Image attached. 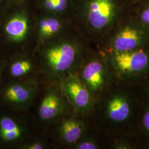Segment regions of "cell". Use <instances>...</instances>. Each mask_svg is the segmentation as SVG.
<instances>
[{
  "mask_svg": "<svg viewBox=\"0 0 149 149\" xmlns=\"http://www.w3.org/2000/svg\"><path fill=\"white\" fill-rule=\"evenodd\" d=\"M78 49L69 41L54 43L45 48L38 59L42 77L47 83L59 84L79 68Z\"/></svg>",
  "mask_w": 149,
  "mask_h": 149,
  "instance_id": "6da1fadb",
  "label": "cell"
},
{
  "mask_svg": "<svg viewBox=\"0 0 149 149\" xmlns=\"http://www.w3.org/2000/svg\"><path fill=\"white\" fill-rule=\"evenodd\" d=\"M39 98L34 118L38 127L44 132L51 124L74 111L59 84L46 82Z\"/></svg>",
  "mask_w": 149,
  "mask_h": 149,
  "instance_id": "7a4b0ae2",
  "label": "cell"
},
{
  "mask_svg": "<svg viewBox=\"0 0 149 149\" xmlns=\"http://www.w3.org/2000/svg\"><path fill=\"white\" fill-rule=\"evenodd\" d=\"M45 83L42 77L16 80L5 88L3 99L19 111H29L37 101Z\"/></svg>",
  "mask_w": 149,
  "mask_h": 149,
  "instance_id": "3957f363",
  "label": "cell"
},
{
  "mask_svg": "<svg viewBox=\"0 0 149 149\" xmlns=\"http://www.w3.org/2000/svg\"><path fill=\"white\" fill-rule=\"evenodd\" d=\"M72 112L51 124L45 130L53 147L70 149L84 133V124Z\"/></svg>",
  "mask_w": 149,
  "mask_h": 149,
  "instance_id": "277c9868",
  "label": "cell"
},
{
  "mask_svg": "<svg viewBox=\"0 0 149 149\" xmlns=\"http://www.w3.org/2000/svg\"><path fill=\"white\" fill-rule=\"evenodd\" d=\"M59 86L74 112L84 111L91 106V92L76 72L70 74L60 82Z\"/></svg>",
  "mask_w": 149,
  "mask_h": 149,
  "instance_id": "5b68a950",
  "label": "cell"
},
{
  "mask_svg": "<svg viewBox=\"0 0 149 149\" xmlns=\"http://www.w3.org/2000/svg\"><path fill=\"white\" fill-rule=\"evenodd\" d=\"M88 9L87 17L91 26L100 30L111 23L116 8L113 0H91Z\"/></svg>",
  "mask_w": 149,
  "mask_h": 149,
  "instance_id": "8992f818",
  "label": "cell"
},
{
  "mask_svg": "<svg viewBox=\"0 0 149 149\" xmlns=\"http://www.w3.org/2000/svg\"><path fill=\"white\" fill-rule=\"evenodd\" d=\"M80 80L93 93L101 91L105 85V72L103 64L98 60H93L86 64L77 74Z\"/></svg>",
  "mask_w": 149,
  "mask_h": 149,
  "instance_id": "52a82bcc",
  "label": "cell"
},
{
  "mask_svg": "<svg viewBox=\"0 0 149 149\" xmlns=\"http://www.w3.org/2000/svg\"><path fill=\"white\" fill-rule=\"evenodd\" d=\"M8 70L9 74L15 81L42 77L38 59L29 56H23L15 59L11 62Z\"/></svg>",
  "mask_w": 149,
  "mask_h": 149,
  "instance_id": "ba28073f",
  "label": "cell"
},
{
  "mask_svg": "<svg viewBox=\"0 0 149 149\" xmlns=\"http://www.w3.org/2000/svg\"><path fill=\"white\" fill-rule=\"evenodd\" d=\"M117 67L124 72H134L144 70L148 64L149 58L141 50L118 52L114 56Z\"/></svg>",
  "mask_w": 149,
  "mask_h": 149,
  "instance_id": "9c48e42d",
  "label": "cell"
},
{
  "mask_svg": "<svg viewBox=\"0 0 149 149\" xmlns=\"http://www.w3.org/2000/svg\"><path fill=\"white\" fill-rule=\"evenodd\" d=\"M141 40V36L138 30L126 27L115 38L114 47L118 52L132 51L138 46Z\"/></svg>",
  "mask_w": 149,
  "mask_h": 149,
  "instance_id": "30bf717a",
  "label": "cell"
},
{
  "mask_svg": "<svg viewBox=\"0 0 149 149\" xmlns=\"http://www.w3.org/2000/svg\"><path fill=\"white\" fill-rule=\"evenodd\" d=\"M5 30L11 41L21 43L27 38L29 32L28 21L24 17L16 16L7 22Z\"/></svg>",
  "mask_w": 149,
  "mask_h": 149,
  "instance_id": "8fae6325",
  "label": "cell"
},
{
  "mask_svg": "<svg viewBox=\"0 0 149 149\" xmlns=\"http://www.w3.org/2000/svg\"><path fill=\"white\" fill-rule=\"evenodd\" d=\"M107 114L115 122H121L128 117L129 106L123 98L116 97L110 100L107 106Z\"/></svg>",
  "mask_w": 149,
  "mask_h": 149,
  "instance_id": "7c38bea8",
  "label": "cell"
},
{
  "mask_svg": "<svg viewBox=\"0 0 149 149\" xmlns=\"http://www.w3.org/2000/svg\"><path fill=\"white\" fill-rule=\"evenodd\" d=\"M61 28L60 22L56 19L50 18L42 20L39 26V35L42 40L53 37Z\"/></svg>",
  "mask_w": 149,
  "mask_h": 149,
  "instance_id": "4fadbf2b",
  "label": "cell"
},
{
  "mask_svg": "<svg viewBox=\"0 0 149 149\" xmlns=\"http://www.w3.org/2000/svg\"><path fill=\"white\" fill-rule=\"evenodd\" d=\"M97 145L93 141L90 140H84L80 138L78 141L71 146L70 149H96Z\"/></svg>",
  "mask_w": 149,
  "mask_h": 149,
  "instance_id": "5bb4252c",
  "label": "cell"
},
{
  "mask_svg": "<svg viewBox=\"0 0 149 149\" xmlns=\"http://www.w3.org/2000/svg\"><path fill=\"white\" fill-rule=\"evenodd\" d=\"M54 3V10L61 11L64 10L67 6L66 0H53Z\"/></svg>",
  "mask_w": 149,
  "mask_h": 149,
  "instance_id": "9a60e30c",
  "label": "cell"
},
{
  "mask_svg": "<svg viewBox=\"0 0 149 149\" xmlns=\"http://www.w3.org/2000/svg\"><path fill=\"white\" fill-rule=\"evenodd\" d=\"M141 19L144 23L149 24V8L143 12L141 15Z\"/></svg>",
  "mask_w": 149,
  "mask_h": 149,
  "instance_id": "2e32d148",
  "label": "cell"
},
{
  "mask_svg": "<svg viewBox=\"0 0 149 149\" xmlns=\"http://www.w3.org/2000/svg\"><path fill=\"white\" fill-rule=\"evenodd\" d=\"M143 124L144 127L149 130V112H147L143 118Z\"/></svg>",
  "mask_w": 149,
  "mask_h": 149,
  "instance_id": "e0dca14e",
  "label": "cell"
},
{
  "mask_svg": "<svg viewBox=\"0 0 149 149\" xmlns=\"http://www.w3.org/2000/svg\"><path fill=\"white\" fill-rule=\"evenodd\" d=\"M45 5L46 7L49 10H54V3L53 0H46L45 2Z\"/></svg>",
  "mask_w": 149,
  "mask_h": 149,
  "instance_id": "ac0fdd59",
  "label": "cell"
}]
</instances>
